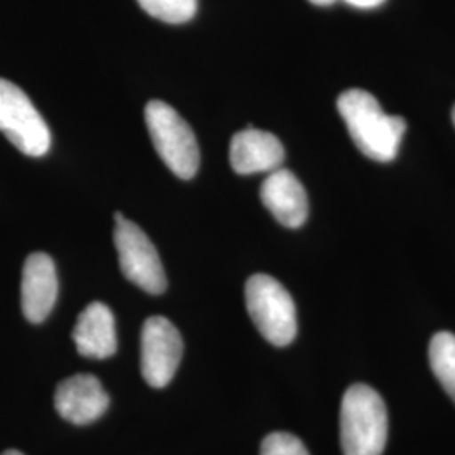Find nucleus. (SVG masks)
I'll return each instance as SVG.
<instances>
[{
    "label": "nucleus",
    "instance_id": "1",
    "mask_svg": "<svg viewBox=\"0 0 455 455\" xmlns=\"http://www.w3.org/2000/svg\"><path fill=\"white\" fill-rule=\"evenodd\" d=\"M338 110L359 150L376 163H391L402 146L407 124L402 116L383 112L368 92L353 88L338 98Z\"/></svg>",
    "mask_w": 455,
    "mask_h": 455
},
{
    "label": "nucleus",
    "instance_id": "2",
    "mask_svg": "<svg viewBox=\"0 0 455 455\" xmlns=\"http://www.w3.org/2000/svg\"><path fill=\"white\" fill-rule=\"evenodd\" d=\"M388 439V411L378 391L368 385L349 387L341 403L344 455H383Z\"/></svg>",
    "mask_w": 455,
    "mask_h": 455
},
{
    "label": "nucleus",
    "instance_id": "3",
    "mask_svg": "<svg viewBox=\"0 0 455 455\" xmlns=\"http://www.w3.org/2000/svg\"><path fill=\"white\" fill-rule=\"evenodd\" d=\"M147 131L164 164L180 178L193 180L199 169L195 132L171 105L152 100L146 107Z\"/></svg>",
    "mask_w": 455,
    "mask_h": 455
},
{
    "label": "nucleus",
    "instance_id": "4",
    "mask_svg": "<svg viewBox=\"0 0 455 455\" xmlns=\"http://www.w3.org/2000/svg\"><path fill=\"white\" fill-rule=\"evenodd\" d=\"M246 310L261 336L278 347L297 336V312L289 291L274 276L257 274L244 285Z\"/></svg>",
    "mask_w": 455,
    "mask_h": 455
},
{
    "label": "nucleus",
    "instance_id": "5",
    "mask_svg": "<svg viewBox=\"0 0 455 455\" xmlns=\"http://www.w3.org/2000/svg\"><path fill=\"white\" fill-rule=\"evenodd\" d=\"M0 132L29 157H43L51 148V132L33 101L14 83L0 78Z\"/></svg>",
    "mask_w": 455,
    "mask_h": 455
},
{
    "label": "nucleus",
    "instance_id": "6",
    "mask_svg": "<svg viewBox=\"0 0 455 455\" xmlns=\"http://www.w3.org/2000/svg\"><path fill=\"white\" fill-rule=\"evenodd\" d=\"M114 242L125 278L147 293H163L167 287L163 261L146 233L131 220H122L115 225Z\"/></svg>",
    "mask_w": 455,
    "mask_h": 455
},
{
    "label": "nucleus",
    "instance_id": "7",
    "mask_svg": "<svg viewBox=\"0 0 455 455\" xmlns=\"http://www.w3.org/2000/svg\"><path fill=\"white\" fill-rule=\"evenodd\" d=\"M184 344L178 327L163 315L148 317L140 338V370L152 388L167 387L180 368Z\"/></svg>",
    "mask_w": 455,
    "mask_h": 455
},
{
    "label": "nucleus",
    "instance_id": "8",
    "mask_svg": "<svg viewBox=\"0 0 455 455\" xmlns=\"http://www.w3.org/2000/svg\"><path fill=\"white\" fill-rule=\"evenodd\" d=\"M110 405V396L93 374H75L56 388L54 407L58 413L75 425L98 420Z\"/></svg>",
    "mask_w": 455,
    "mask_h": 455
},
{
    "label": "nucleus",
    "instance_id": "9",
    "mask_svg": "<svg viewBox=\"0 0 455 455\" xmlns=\"http://www.w3.org/2000/svg\"><path fill=\"white\" fill-rule=\"evenodd\" d=\"M58 299L56 265L46 253H33L28 257L22 270L20 302L26 319L41 324L48 319Z\"/></svg>",
    "mask_w": 455,
    "mask_h": 455
},
{
    "label": "nucleus",
    "instance_id": "10",
    "mask_svg": "<svg viewBox=\"0 0 455 455\" xmlns=\"http://www.w3.org/2000/svg\"><path fill=\"white\" fill-rule=\"evenodd\" d=\"M263 206L280 225L300 228L309 216V201L302 182L287 169L278 167L263 180L260 189Z\"/></svg>",
    "mask_w": 455,
    "mask_h": 455
},
{
    "label": "nucleus",
    "instance_id": "11",
    "mask_svg": "<svg viewBox=\"0 0 455 455\" xmlns=\"http://www.w3.org/2000/svg\"><path fill=\"white\" fill-rule=\"evenodd\" d=\"M283 159V146L270 132L259 131L248 125L231 139L229 163L240 176L272 172L282 165Z\"/></svg>",
    "mask_w": 455,
    "mask_h": 455
},
{
    "label": "nucleus",
    "instance_id": "12",
    "mask_svg": "<svg viewBox=\"0 0 455 455\" xmlns=\"http://www.w3.org/2000/svg\"><path fill=\"white\" fill-rule=\"evenodd\" d=\"M73 341L84 358L107 359L116 353L115 317L108 306L92 302L73 329Z\"/></svg>",
    "mask_w": 455,
    "mask_h": 455
},
{
    "label": "nucleus",
    "instance_id": "13",
    "mask_svg": "<svg viewBox=\"0 0 455 455\" xmlns=\"http://www.w3.org/2000/svg\"><path fill=\"white\" fill-rule=\"evenodd\" d=\"M428 359L442 388L455 402V334L447 331L437 332L430 341Z\"/></svg>",
    "mask_w": 455,
    "mask_h": 455
},
{
    "label": "nucleus",
    "instance_id": "14",
    "mask_svg": "<svg viewBox=\"0 0 455 455\" xmlns=\"http://www.w3.org/2000/svg\"><path fill=\"white\" fill-rule=\"evenodd\" d=\"M148 16L169 24H182L195 17L197 0H137Z\"/></svg>",
    "mask_w": 455,
    "mask_h": 455
},
{
    "label": "nucleus",
    "instance_id": "15",
    "mask_svg": "<svg viewBox=\"0 0 455 455\" xmlns=\"http://www.w3.org/2000/svg\"><path fill=\"white\" fill-rule=\"evenodd\" d=\"M260 455H309V451L292 434L274 432L261 442Z\"/></svg>",
    "mask_w": 455,
    "mask_h": 455
},
{
    "label": "nucleus",
    "instance_id": "16",
    "mask_svg": "<svg viewBox=\"0 0 455 455\" xmlns=\"http://www.w3.org/2000/svg\"><path fill=\"white\" fill-rule=\"evenodd\" d=\"M344 2L358 9H374V7H379L385 0H344Z\"/></svg>",
    "mask_w": 455,
    "mask_h": 455
},
{
    "label": "nucleus",
    "instance_id": "17",
    "mask_svg": "<svg viewBox=\"0 0 455 455\" xmlns=\"http://www.w3.org/2000/svg\"><path fill=\"white\" fill-rule=\"evenodd\" d=\"M310 4L314 5H321V7H327V5H332L336 0H309Z\"/></svg>",
    "mask_w": 455,
    "mask_h": 455
},
{
    "label": "nucleus",
    "instance_id": "18",
    "mask_svg": "<svg viewBox=\"0 0 455 455\" xmlns=\"http://www.w3.org/2000/svg\"><path fill=\"white\" fill-rule=\"evenodd\" d=\"M0 455H24L22 452H19V451H5V452H2Z\"/></svg>",
    "mask_w": 455,
    "mask_h": 455
},
{
    "label": "nucleus",
    "instance_id": "19",
    "mask_svg": "<svg viewBox=\"0 0 455 455\" xmlns=\"http://www.w3.org/2000/svg\"><path fill=\"white\" fill-rule=\"evenodd\" d=\"M452 120H454V125H455V107H454V112H452Z\"/></svg>",
    "mask_w": 455,
    "mask_h": 455
}]
</instances>
